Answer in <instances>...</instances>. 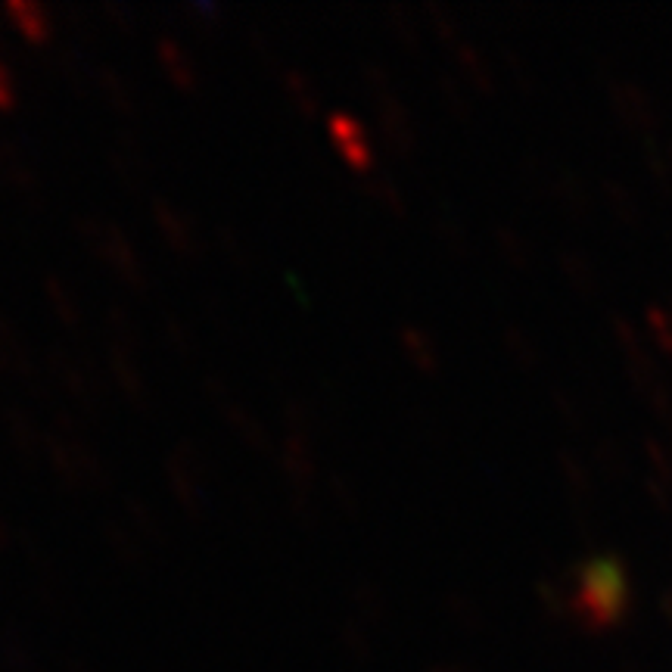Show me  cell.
<instances>
[{"label": "cell", "mask_w": 672, "mask_h": 672, "mask_svg": "<svg viewBox=\"0 0 672 672\" xmlns=\"http://www.w3.org/2000/svg\"><path fill=\"white\" fill-rule=\"evenodd\" d=\"M399 343H402L405 358L414 364L417 371H433L436 368V346L424 333V327H414V324L399 327Z\"/></svg>", "instance_id": "cell-10"}, {"label": "cell", "mask_w": 672, "mask_h": 672, "mask_svg": "<svg viewBox=\"0 0 672 672\" xmlns=\"http://www.w3.org/2000/svg\"><path fill=\"white\" fill-rule=\"evenodd\" d=\"M327 131H330L333 147L340 150V156L355 168V172L371 175V168H374V140H371L368 128H364L358 119L340 116V112H336V116H330V122H327Z\"/></svg>", "instance_id": "cell-4"}, {"label": "cell", "mask_w": 672, "mask_h": 672, "mask_svg": "<svg viewBox=\"0 0 672 672\" xmlns=\"http://www.w3.org/2000/svg\"><path fill=\"white\" fill-rule=\"evenodd\" d=\"M374 103H377L380 134H383V140L389 144V150L392 153H402V156L414 153V147H417L414 119H411V112L405 109V103L396 97V91L374 97Z\"/></svg>", "instance_id": "cell-5"}, {"label": "cell", "mask_w": 672, "mask_h": 672, "mask_svg": "<svg viewBox=\"0 0 672 672\" xmlns=\"http://www.w3.org/2000/svg\"><path fill=\"white\" fill-rule=\"evenodd\" d=\"M44 290H47V305H50V312L60 318L66 327H78V321H81V312H78V299L72 296V290L63 284L60 277H47L44 280Z\"/></svg>", "instance_id": "cell-12"}, {"label": "cell", "mask_w": 672, "mask_h": 672, "mask_svg": "<svg viewBox=\"0 0 672 672\" xmlns=\"http://www.w3.org/2000/svg\"><path fill=\"white\" fill-rule=\"evenodd\" d=\"M56 374H60L63 386L72 392L78 402H88L91 405L97 399V377H94V371L81 358L60 355V358H56Z\"/></svg>", "instance_id": "cell-9"}, {"label": "cell", "mask_w": 672, "mask_h": 672, "mask_svg": "<svg viewBox=\"0 0 672 672\" xmlns=\"http://www.w3.org/2000/svg\"><path fill=\"white\" fill-rule=\"evenodd\" d=\"M228 420H231V427H234V433L249 445V448H265L268 445V430L262 427V420L252 414V411H246V408H240V405H228Z\"/></svg>", "instance_id": "cell-13"}, {"label": "cell", "mask_w": 672, "mask_h": 672, "mask_svg": "<svg viewBox=\"0 0 672 672\" xmlns=\"http://www.w3.org/2000/svg\"><path fill=\"white\" fill-rule=\"evenodd\" d=\"M97 84H100V94L106 97V103L122 112V116H134V91L125 75H119L116 69H100L97 72Z\"/></svg>", "instance_id": "cell-11"}, {"label": "cell", "mask_w": 672, "mask_h": 672, "mask_svg": "<svg viewBox=\"0 0 672 672\" xmlns=\"http://www.w3.org/2000/svg\"><path fill=\"white\" fill-rule=\"evenodd\" d=\"M78 234H81V243L88 246L103 265H109L112 271H116L119 280H125V284H131V287L147 284L144 265H140L131 240L116 228V224L100 221V218H81Z\"/></svg>", "instance_id": "cell-1"}, {"label": "cell", "mask_w": 672, "mask_h": 672, "mask_svg": "<svg viewBox=\"0 0 672 672\" xmlns=\"http://www.w3.org/2000/svg\"><path fill=\"white\" fill-rule=\"evenodd\" d=\"M0 368L4 371H28V352L22 349V340L13 327L0 324Z\"/></svg>", "instance_id": "cell-16"}, {"label": "cell", "mask_w": 672, "mask_h": 672, "mask_svg": "<svg viewBox=\"0 0 672 672\" xmlns=\"http://www.w3.org/2000/svg\"><path fill=\"white\" fill-rule=\"evenodd\" d=\"M389 28H392V35L396 38H402L408 47H417L420 44V28L411 22V16L405 13V10H392V16H389Z\"/></svg>", "instance_id": "cell-19"}, {"label": "cell", "mask_w": 672, "mask_h": 672, "mask_svg": "<svg viewBox=\"0 0 672 672\" xmlns=\"http://www.w3.org/2000/svg\"><path fill=\"white\" fill-rule=\"evenodd\" d=\"M153 218L159 224V234L168 240V246L184 252V256H193L196 249H200V231H196V224L172 203L165 200H153Z\"/></svg>", "instance_id": "cell-6"}, {"label": "cell", "mask_w": 672, "mask_h": 672, "mask_svg": "<svg viewBox=\"0 0 672 672\" xmlns=\"http://www.w3.org/2000/svg\"><path fill=\"white\" fill-rule=\"evenodd\" d=\"M284 84H287V94H290L293 106L302 109L305 116H315V112H318V91H315V84L308 81V75H302V72H287Z\"/></svg>", "instance_id": "cell-15"}, {"label": "cell", "mask_w": 672, "mask_h": 672, "mask_svg": "<svg viewBox=\"0 0 672 672\" xmlns=\"http://www.w3.org/2000/svg\"><path fill=\"white\" fill-rule=\"evenodd\" d=\"M13 103H16V81L10 69L0 63V109H10Z\"/></svg>", "instance_id": "cell-20"}, {"label": "cell", "mask_w": 672, "mask_h": 672, "mask_svg": "<svg viewBox=\"0 0 672 672\" xmlns=\"http://www.w3.org/2000/svg\"><path fill=\"white\" fill-rule=\"evenodd\" d=\"M368 196L377 200V206H383L386 212L392 215H405V200H402V190L392 184L386 175H368Z\"/></svg>", "instance_id": "cell-14"}, {"label": "cell", "mask_w": 672, "mask_h": 672, "mask_svg": "<svg viewBox=\"0 0 672 672\" xmlns=\"http://www.w3.org/2000/svg\"><path fill=\"white\" fill-rule=\"evenodd\" d=\"M13 442H16L19 452H25V455H38L41 452V436H38L32 420H13Z\"/></svg>", "instance_id": "cell-18"}, {"label": "cell", "mask_w": 672, "mask_h": 672, "mask_svg": "<svg viewBox=\"0 0 672 672\" xmlns=\"http://www.w3.org/2000/svg\"><path fill=\"white\" fill-rule=\"evenodd\" d=\"M4 13H7V19L16 25V32L25 41H32V44H47L50 41L53 22H50V10L47 7L25 0V4H7Z\"/></svg>", "instance_id": "cell-8"}, {"label": "cell", "mask_w": 672, "mask_h": 672, "mask_svg": "<svg viewBox=\"0 0 672 672\" xmlns=\"http://www.w3.org/2000/svg\"><path fill=\"white\" fill-rule=\"evenodd\" d=\"M47 455H50V464L56 467V473H60L69 486H75V489L100 486L103 464L94 458L91 448L84 442H78L75 436H69V433L50 436L47 439Z\"/></svg>", "instance_id": "cell-2"}, {"label": "cell", "mask_w": 672, "mask_h": 672, "mask_svg": "<svg viewBox=\"0 0 672 672\" xmlns=\"http://www.w3.org/2000/svg\"><path fill=\"white\" fill-rule=\"evenodd\" d=\"M112 159H116V172H119L122 181H128V184L144 181V175H147V159H144V153H140L137 147H119Z\"/></svg>", "instance_id": "cell-17"}, {"label": "cell", "mask_w": 672, "mask_h": 672, "mask_svg": "<svg viewBox=\"0 0 672 672\" xmlns=\"http://www.w3.org/2000/svg\"><path fill=\"white\" fill-rule=\"evenodd\" d=\"M168 486H172V492L190 514L203 511L206 467H203V455L196 452L193 445H178L175 452L168 455Z\"/></svg>", "instance_id": "cell-3"}, {"label": "cell", "mask_w": 672, "mask_h": 672, "mask_svg": "<svg viewBox=\"0 0 672 672\" xmlns=\"http://www.w3.org/2000/svg\"><path fill=\"white\" fill-rule=\"evenodd\" d=\"M10 542V529H7V520L0 517V548H4Z\"/></svg>", "instance_id": "cell-21"}, {"label": "cell", "mask_w": 672, "mask_h": 672, "mask_svg": "<svg viewBox=\"0 0 672 672\" xmlns=\"http://www.w3.org/2000/svg\"><path fill=\"white\" fill-rule=\"evenodd\" d=\"M156 56H159L162 72L168 75V81H172L178 91H187V94L196 91V84H200V72H196V63L190 60V53L181 44L162 38L156 44Z\"/></svg>", "instance_id": "cell-7"}]
</instances>
